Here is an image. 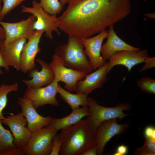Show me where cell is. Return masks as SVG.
<instances>
[{
  "label": "cell",
  "mask_w": 155,
  "mask_h": 155,
  "mask_svg": "<svg viewBox=\"0 0 155 155\" xmlns=\"http://www.w3.org/2000/svg\"><path fill=\"white\" fill-rule=\"evenodd\" d=\"M52 148L50 155H58L59 154L62 141L60 134L57 133L52 138Z\"/></svg>",
  "instance_id": "4316f807"
},
{
  "label": "cell",
  "mask_w": 155,
  "mask_h": 155,
  "mask_svg": "<svg viewBox=\"0 0 155 155\" xmlns=\"http://www.w3.org/2000/svg\"><path fill=\"white\" fill-rule=\"evenodd\" d=\"M96 145L88 148L82 152L80 155H96L97 154Z\"/></svg>",
  "instance_id": "d6a6232c"
},
{
  "label": "cell",
  "mask_w": 155,
  "mask_h": 155,
  "mask_svg": "<svg viewBox=\"0 0 155 155\" xmlns=\"http://www.w3.org/2000/svg\"><path fill=\"white\" fill-rule=\"evenodd\" d=\"M131 11L129 0H72L57 17L59 28L68 36L89 38L113 26Z\"/></svg>",
  "instance_id": "6da1fadb"
},
{
  "label": "cell",
  "mask_w": 155,
  "mask_h": 155,
  "mask_svg": "<svg viewBox=\"0 0 155 155\" xmlns=\"http://www.w3.org/2000/svg\"><path fill=\"white\" fill-rule=\"evenodd\" d=\"M90 114L88 106H84L73 110L72 112L67 116L61 118H53L48 125L53 127L57 131L78 123Z\"/></svg>",
  "instance_id": "ffe728a7"
},
{
  "label": "cell",
  "mask_w": 155,
  "mask_h": 155,
  "mask_svg": "<svg viewBox=\"0 0 155 155\" xmlns=\"http://www.w3.org/2000/svg\"><path fill=\"white\" fill-rule=\"evenodd\" d=\"M72 0H60V2L63 6H64L66 4L68 3Z\"/></svg>",
  "instance_id": "74e56055"
},
{
  "label": "cell",
  "mask_w": 155,
  "mask_h": 155,
  "mask_svg": "<svg viewBox=\"0 0 155 155\" xmlns=\"http://www.w3.org/2000/svg\"><path fill=\"white\" fill-rule=\"evenodd\" d=\"M19 88L18 82L11 84H2L0 85V120L4 119L5 117L2 113V111L6 107L7 102V96L10 92H17Z\"/></svg>",
  "instance_id": "7402d4cb"
},
{
  "label": "cell",
  "mask_w": 155,
  "mask_h": 155,
  "mask_svg": "<svg viewBox=\"0 0 155 155\" xmlns=\"http://www.w3.org/2000/svg\"><path fill=\"white\" fill-rule=\"evenodd\" d=\"M135 154L136 155H152L149 152L144 150L142 147L138 148L135 150Z\"/></svg>",
  "instance_id": "e575fe53"
},
{
  "label": "cell",
  "mask_w": 155,
  "mask_h": 155,
  "mask_svg": "<svg viewBox=\"0 0 155 155\" xmlns=\"http://www.w3.org/2000/svg\"><path fill=\"white\" fill-rule=\"evenodd\" d=\"M145 16L152 19H155V13H145L144 14Z\"/></svg>",
  "instance_id": "8d00e7d4"
},
{
  "label": "cell",
  "mask_w": 155,
  "mask_h": 155,
  "mask_svg": "<svg viewBox=\"0 0 155 155\" xmlns=\"http://www.w3.org/2000/svg\"><path fill=\"white\" fill-rule=\"evenodd\" d=\"M44 32L35 30L32 36L25 44L20 57V71L24 73L35 68L36 57L41 51L39 44Z\"/></svg>",
  "instance_id": "4fadbf2b"
},
{
  "label": "cell",
  "mask_w": 155,
  "mask_h": 155,
  "mask_svg": "<svg viewBox=\"0 0 155 155\" xmlns=\"http://www.w3.org/2000/svg\"><path fill=\"white\" fill-rule=\"evenodd\" d=\"M108 32V30L106 29L92 37L80 38L85 48L84 49L85 55L89 58L94 70L106 62L102 56L101 50L102 42L107 38Z\"/></svg>",
  "instance_id": "7c38bea8"
},
{
  "label": "cell",
  "mask_w": 155,
  "mask_h": 155,
  "mask_svg": "<svg viewBox=\"0 0 155 155\" xmlns=\"http://www.w3.org/2000/svg\"><path fill=\"white\" fill-rule=\"evenodd\" d=\"M26 40L20 38L7 43L3 42L1 45V51L7 64L17 71H20V55Z\"/></svg>",
  "instance_id": "d6986e66"
},
{
  "label": "cell",
  "mask_w": 155,
  "mask_h": 155,
  "mask_svg": "<svg viewBox=\"0 0 155 155\" xmlns=\"http://www.w3.org/2000/svg\"><path fill=\"white\" fill-rule=\"evenodd\" d=\"M106 42L102 45L101 53L105 61L109 60L114 54L122 51H139L140 49L131 45L121 39L114 32L113 26L109 27Z\"/></svg>",
  "instance_id": "ac0fdd59"
},
{
  "label": "cell",
  "mask_w": 155,
  "mask_h": 155,
  "mask_svg": "<svg viewBox=\"0 0 155 155\" xmlns=\"http://www.w3.org/2000/svg\"><path fill=\"white\" fill-rule=\"evenodd\" d=\"M22 148L15 147L9 148L0 152V155H24Z\"/></svg>",
  "instance_id": "f546056e"
},
{
  "label": "cell",
  "mask_w": 155,
  "mask_h": 155,
  "mask_svg": "<svg viewBox=\"0 0 155 155\" xmlns=\"http://www.w3.org/2000/svg\"><path fill=\"white\" fill-rule=\"evenodd\" d=\"M1 2H0V11L1 10Z\"/></svg>",
  "instance_id": "f35d334b"
},
{
  "label": "cell",
  "mask_w": 155,
  "mask_h": 155,
  "mask_svg": "<svg viewBox=\"0 0 155 155\" xmlns=\"http://www.w3.org/2000/svg\"><path fill=\"white\" fill-rule=\"evenodd\" d=\"M83 48L80 38L68 36L67 43L58 46L55 53L61 58L66 67L86 75L92 72L94 69L85 55Z\"/></svg>",
  "instance_id": "3957f363"
},
{
  "label": "cell",
  "mask_w": 155,
  "mask_h": 155,
  "mask_svg": "<svg viewBox=\"0 0 155 155\" xmlns=\"http://www.w3.org/2000/svg\"><path fill=\"white\" fill-rule=\"evenodd\" d=\"M128 151L127 147L124 145L119 146L117 148L116 151L114 155H125L127 154Z\"/></svg>",
  "instance_id": "1f68e13d"
},
{
  "label": "cell",
  "mask_w": 155,
  "mask_h": 155,
  "mask_svg": "<svg viewBox=\"0 0 155 155\" xmlns=\"http://www.w3.org/2000/svg\"><path fill=\"white\" fill-rule=\"evenodd\" d=\"M57 132L53 127L47 125L31 132L27 144L22 148L24 155H50L52 148V138Z\"/></svg>",
  "instance_id": "5b68a950"
},
{
  "label": "cell",
  "mask_w": 155,
  "mask_h": 155,
  "mask_svg": "<svg viewBox=\"0 0 155 155\" xmlns=\"http://www.w3.org/2000/svg\"><path fill=\"white\" fill-rule=\"evenodd\" d=\"M149 57L147 50L144 49L138 52L122 51L117 52L111 57L108 62L106 72L108 74L114 66L123 65L126 67L128 71L137 64L144 63Z\"/></svg>",
  "instance_id": "5bb4252c"
},
{
  "label": "cell",
  "mask_w": 155,
  "mask_h": 155,
  "mask_svg": "<svg viewBox=\"0 0 155 155\" xmlns=\"http://www.w3.org/2000/svg\"><path fill=\"white\" fill-rule=\"evenodd\" d=\"M155 131L154 127L149 126L146 127L144 131V135L145 137H151L153 132Z\"/></svg>",
  "instance_id": "836d02e7"
},
{
  "label": "cell",
  "mask_w": 155,
  "mask_h": 155,
  "mask_svg": "<svg viewBox=\"0 0 155 155\" xmlns=\"http://www.w3.org/2000/svg\"><path fill=\"white\" fill-rule=\"evenodd\" d=\"M88 99L90 114L85 120L95 136L97 128L101 123L113 119H122L128 115L124 113L123 111L131 108L130 105L126 103L109 107L100 105L92 97H88Z\"/></svg>",
  "instance_id": "277c9868"
},
{
  "label": "cell",
  "mask_w": 155,
  "mask_h": 155,
  "mask_svg": "<svg viewBox=\"0 0 155 155\" xmlns=\"http://www.w3.org/2000/svg\"><path fill=\"white\" fill-rule=\"evenodd\" d=\"M17 103L20 107L22 115L27 120V127L31 132L47 126L53 119L50 116L43 117L39 115L31 102L26 98H18Z\"/></svg>",
  "instance_id": "9a60e30c"
},
{
  "label": "cell",
  "mask_w": 155,
  "mask_h": 155,
  "mask_svg": "<svg viewBox=\"0 0 155 155\" xmlns=\"http://www.w3.org/2000/svg\"><path fill=\"white\" fill-rule=\"evenodd\" d=\"M36 19V17L32 15L26 19L17 22L8 23L0 21V24L5 33V38L3 43H7L21 38L28 40L35 31L33 26Z\"/></svg>",
  "instance_id": "9c48e42d"
},
{
  "label": "cell",
  "mask_w": 155,
  "mask_h": 155,
  "mask_svg": "<svg viewBox=\"0 0 155 155\" xmlns=\"http://www.w3.org/2000/svg\"><path fill=\"white\" fill-rule=\"evenodd\" d=\"M58 82L54 80L45 87L38 88L27 87L23 97L29 100L33 106L37 109L46 104L53 106L59 105L56 99L58 93L57 85Z\"/></svg>",
  "instance_id": "ba28073f"
},
{
  "label": "cell",
  "mask_w": 155,
  "mask_h": 155,
  "mask_svg": "<svg viewBox=\"0 0 155 155\" xmlns=\"http://www.w3.org/2000/svg\"><path fill=\"white\" fill-rule=\"evenodd\" d=\"M2 123L8 126L14 137L16 147L22 148L27 144L31 132L26 127L27 122L21 112L11 115L2 120Z\"/></svg>",
  "instance_id": "8fae6325"
},
{
  "label": "cell",
  "mask_w": 155,
  "mask_h": 155,
  "mask_svg": "<svg viewBox=\"0 0 155 155\" xmlns=\"http://www.w3.org/2000/svg\"><path fill=\"white\" fill-rule=\"evenodd\" d=\"M25 0H0L2 1L3 5L0 11V21L5 16Z\"/></svg>",
  "instance_id": "484cf974"
},
{
  "label": "cell",
  "mask_w": 155,
  "mask_h": 155,
  "mask_svg": "<svg viewBox=\"0 0 155 155\" xmlns=\"http://www.w3.org/2000/svg\"><path fill=\"white\" fill-rule=\"evenodd\" d=\"M16 147L14 144V138L12 133L5 129L0 120V152L4 150Z\"/></svg>",
  "instance_id": "603a6c76"
},
{
  "label": "cell",
  "mask_w": 155,
  "mask_h": 155,
  "mask_svg": "<svg viewBox=\"0 0 155 155\" xmlns=\"http://www.w3.org/2000/svg\"><path fill=\"white\" fill-rule=\"evenodd\" d=\"M137 85L143 92L155 94V80L148 77L142 78L138 80Z\"/></svg>",
  "instance_id": "d4e9b609"
},
{
  "label": "cell",
  "mask_w": 155,
  "mask_h": 155,
  "mask_svg": "<svg viewBox=\"0 0 155 155\" xmlns=\"http://www.w3.org/2000/svg\"><path fill=\"white\" fill-rule=\"evenodd\" d=\"M5 38V30L2 26H0V41H3Z\"/></svg>",
  "instance_id": "d590c367"
},
{
  "label": "cell",
  "mask_w": 155,
  "mask_h": 155,
  "mask_svg": "<svg viewBox=\"0 0 155 155\" xmlns=\"http://www.w3.org/2000/svg\"><path fill=\"white\" fill-rule=\"evenodd\" d=\"M22 12L29 13L35 16L36 19L33 26L34 30L43 31L45 33L46 36L53 38L52 34L53 31L59 35L57 18L56 15L50 14L44 11L39 3L35 1L32 2V7L22 5Z\"/></svg>",
  "instance_id": "52a82bcc"
},
{
  "label": "cell",
  "mask_w": 155,
  "mask_h": 155,
  "mask_svg": "<svg viewBox=\"0 0 155 155\" xmlns=\"http://www.w3.org/2000/svg\"><path fill=\"white\" fill-rule=\"evenodd\" d=\"M36 61L40 65L42 69L39 71L35 67L28 73V76L32 79L22 80L27 88L43 87L49 84L54 80L53 72L49 64L39 58L36 59Z\"/></svg>",
  "instance_id": "e0dca14e"
},
{
  "label": "cell",
  "mask_w": 155,
  "mask_h": 155,
  "mask_svg": "<svg viewBox=\"0 0 155 155\" xmlns=\"http://www.w3.org/2000/svg\"><path fill=\"white\" fill-rule=\"evenodd\" d=\"M39 3L43 10L47 13L56 15L63 9L58 0H40Z\"/></svg>",
  "instance_id": "cb8c5ba5"
},
{
  "label": "cell",
  "mask_w": 155,
  "mask_h": 155,
  "mask_svg": "<svg viewBox=\"0 0 155 155\" xmlns=\"http://www.w3.org/2000/svg\"><path fill=\"white\" fill-rule=\"evenodd\" d=\"M144 64L140 70V72H142L155 66V57L147 58L144 62Z\"/></svg>",
  "instance_id": "f1b7e54d"
},
{
  "label": "cell",
  "mask_w": 155,
  "mask_h": 155,
  "mask_svg": "<svg viewBox=\"0 0 155 155\" xmlns=\"http://www.w3.org/2000/svg\"><path fill=\"white\" fill-rule=\"evenodd\" d=\"M142 147L152 155L155 154V140L150 137H145L144 142Z\"/></svg>",
  "instance_id": "83f0119b"
},
{
  "label": "cell",
  "mask_w": 155,
  "mask_h": 155,
  "mask_svg": "<svg viewBox=\"0 0 155 155\" xmlns=\"http://www.w3.org/2000/svg\"><path fill=\"white\" fill-rule=\"evenodd\" d=\"M117 120V119H113L104 121L97 127L95 135L97 155H102L107 143L115 135L121 134L129 127L128 124H119Z\"/></svg>",
  "instance_id": "30bf717a"
},
{
  "label": "cell",
  "mask_w": 155,
  "mask_h": 155,
  "mask_svg": "<svg viewBox=\"0 0 155 155\" xmlns=\"http://www.w3.org/2000/svg\"><path fill=\"white\" fill-rule=\"evenodd\" d=\"M3 41H0V75L4 73L3 72L1 69V67H3L7 71L9 70V67L7 64L2 53L1 46Z\"/></svg>",
  "instance_id": "4dcf8cb0"
},
{
  "label": "cell",
  "mask_w": 155,
  "mask_h": 155,
  "mask_svg": "<svg viewBox=\"0 0 155 155\" xmlns=\"http://www.w3.org/2000/svg\"><path fill=\"white\" fill-rule=\"evenodd\" d=\"M57 89L61 98L72 110L79 108L80 106H88V96L83 94L71 93L63 88L59 83Z\"/></svg>",
  "instance_id": "44dd1931"
},
{
  "label": "cell",
  "mask_w": 155,
  "mask_h": 155,
  "mask_svg": "<svg viewBox=\"0 0 155 155\" xmlns=\"http://www.w3.org/2000/svg\"><path fill=\"white\" fill-rule=\"evenodd\" d=\"M49 64L54 74V80L64 82L65 88L70 92L75 91L77 82L83 79L86 75L82 72L66 67L61 58L55 53Z\"/></svg>",
  "instance_id": "8992f818"
},
{
  "label": "cell",
  "mask_w": 155,
  "mask_h": 155,
  "mask_svg": "<svg viewBox=\"0 0 155 155\" xmlns=\"http://www.w3.org/2000/svg\"><path fill=\"white\" fill-rule=\"evenodd\" d=\"M61 130V155H80L86 149L96 145L95 136L85 119Z\"/></svg>",
  "instance_id": "7a4b0ae2"
},
{
  "label": "cell",
  "mask_w": 155,
  "mask_h": 155,
  "mask_svg": "<svg viewBox=\"0 0 155 155\" xmlns=\"http://www.w3.org/2000/svg\"><path fill=\"white\" fill-rule=\"evenodd\" d=\"M108 62L98 68L94 72L86 74L84 78L77 83L75 92L88 96L93 90L100 88L108 80L106 71Z\"/></svg>",
  "instance_id": "2e32d148"
}]
</instances>
